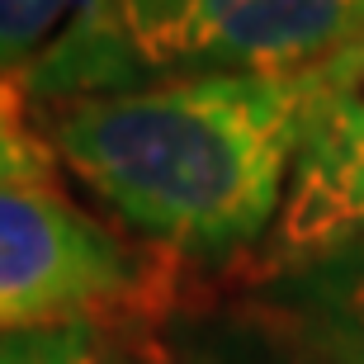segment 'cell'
I'll return each instance as SVG.
<instances>
[{"label": "cell", "mask_w": 364, "mask_h": 364, "mask_svg": "<svg viewBox=\"0 0 364 364\" xmlns=\"http://www.w3.org/2000/svg\"><path fill=\"white\" fill-rule=\"evenodd\" d=\"M364 38V0H194L180 76L312 71Z\"/></svg>", "instance_id": "4"}, {"label": "cell", "mask_w": 364, "mask_h": 364, "mask_svg": "<svg viewBox=\"0 0 364 364\" xmlns=\"http://www.w3.org/2000/svg\"><path fill=\"white\" fill-rule=\"evenodd\" d=\"M76 10L81 0H0V81H24Z\"/></svg>", "instance_id": "7"}, {"label": "cell", "mask_w": 364, "mask_h": 364, "mask_svg": "<svg viewBox=\"0 0 364 364\" xmlns=\"http://www.w3.org/2000/svg\"><path fill=\"white\" fill-rule=\"evenodd\" d=\"M246 364H312V360H303V355H294V350H284V346H279L274 360H246Z\"/></svg>", "instance_id": "9"}, {"label": "cell", "mask_w": 364, "mask_h": 364, "mask_svg": "<svg viewBox=\"0 0 364 364\" xmlns=\"http://www.w3.org/2000/svg\"><path fill=\"white\" fill-rule=\"evenodd\" d=\"M364 232V38L308 71V114L265 265L317 256Z\"/></svg>", "instance_id": "3"}, {"label": "cell", "mask_w": 364, "mask_h": 364, "mask_svg": "<svg viewBox=\"0 0 364 364\" xmlns=\"http://www.w3.org/2000/svg\"><path fill=\"white\" fill-rule=\"evenodd\" d=\"M151 294L142 251L57 185H0V336L123 322Z\"/></svg>", "instance_id": "2"}, {"label": "cell", "mask_w": 364, "mask_h": 364, "mask_svg": "<svg viewBox=\"0 0 364 364\" xmlns=\"http://www.w3.org/2000/svg\"><path fill=\"white\" fill-rule=\"evenodd\" d=\"M265 336L312 364H364V232L317 256L265 265Z\"/></svg>", "instance_id": "5"}, {"label": "cell", "mask_w": 364, "mask_h": 364, "mask_svg": "<svg viewBox=\"0 0 364 364\" xmlns=\"http://www.w3.org/2000/svg\"><path fill=\"white\" fill-rule=\"evenodd\" d=\"M0 364H123L119 322H67L0 336Z\"/></svg>", "instance_id": "6"}, {"label": "cell", "mask_w": 364, "mask_h": 364, "mask_svg": "<svg viewBox=\"0 0 364 364\" xmlns=\"http://www.w3.org/2000/svg\"><path fill=\"white\" fill-rule=\"evenodd\" d=\"M57 156L19 81H0V185H53Z\"/></svg>", "instance_id": "8"}, {"label": "cell", "mask_w": 364, "mask_h": 364, "mask_svg": "<svg viewBox=\"0 0 364 364\" xmlns=\"http://www.w3.org/2000/svg\"><path fill=\"white\" fill-rule=\"evenodd\" d=\"M308 114V71L180 76L43 109L57 166L114 223L176 260L265 251Z\"/></svg>", "instance_id": "1"}]
</instances>
